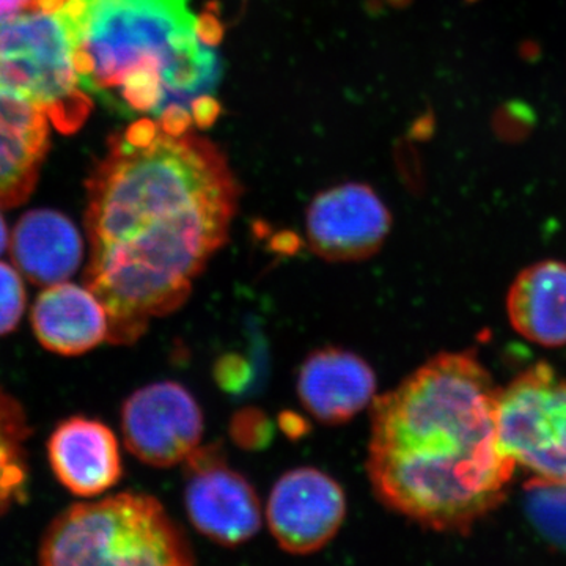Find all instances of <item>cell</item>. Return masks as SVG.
I'll list each match as a JSON object with an SVG mask.
<instances>
[{"mask_svg":"<svg viewBox=\"0 0 566 566\" xmlns=\"http://www.w3.org/2000/svg\"><path fill=\"white\" fill-rule=\"evenodd\" d=\"M238 202L226 156L205 137L140 118L111 140L88 180L84 273L109 316V344H136L185 305L229 240Z\"/></svg>","mask_w":566,"mask_h":566,"instance_id":"obj_1","label":"cell"},{"mask_svg":"<svg viewBox=\"0 0 566 566\" xmlns=\"http://www.w3.org/2000/svg\"><path fill=\"white\" fill-rule=\"evenodd\" d=\"M497 395L472 354L442 353L376 397L367 474L378 501L447 534L493 512L516 465L499 447Z\"/></svg>","mask_w":566,"mask_h":566,"instance_id":"obj_2","label":"cell"},{"mask_svg":"<svg viewBox=\"0 0 566 566\" xmlns=\"http://www.w3.org/2000/svg\"><path fill=\"white\" fill-rule=\"evenodd\" d=\"M62 14L85 92L126 112L191 120L197 103L214 98L221 61L189 0H69Z\"/></svg>","mask_w":566,"mask_h":566,"instance_id":"obj_3","label":"cell"},{"mask_svg":"<svg viewBox=\"0 0 566 566\" xmlns=\"http://www.w3.org/2000/svg\"><path fill=\"white\" fill-rule=\"evenodd\" d=\"M46 566H188V538L153 495L120 493L63 510L44 532Z\"/></svg>","mask_w":566,"mask_h":566,"instance_id":"obj_4","label":"cell"},{"mask_svg":"<svg viewBox=\"0 0 566 566\" xmlns=\"http://www.w3.org/2000/svg\"><path fill=\"white\" fill-rule=\"evenodd\" d=\"M0 85L39 106L61 133L84 125L92 102L76 71L62 10L0 21Z\"/></svg>","mask_w":566,"mask_h":566,"instance_id":"obj_5","label":"cell"},{"mask_svg":"<svg viewBox=\"0 0 566 566\" xmlns=\"http://www.w3.org/2000/svg\"><path fill=\"white\" fill-rule=\"evenodd\" d=\"M495 427L502 452L543 479H566V379L546 364L499 390Z\"/></svg>","mask_w":566,"mask_h":566,"instance_id":"obj_6","label":"cell"},{"mask_svg":"<svg viewBox=\"0 0 566 566\" xmlns=\"http://www.w3.org/2000/svg\"><path fill=\"white\" fill-rule=\"evenodd\" d=\"M123 441L151 468L185 463L202 442V408L185 386L158 381L126 398L120 415Z\"/></svg>","mask_w":566,"mask_h":566,"instance_id":"obj_7","label":"cell"},{"mask_svg":"<svg viewBox=\"0 0 566 566\" xmlns=\"http://www.w3.org/2000/svg\"><path fill=\"white\" fill-rule=\"evenodd\" d=\"M185 463L186 512L200 534L222 546H240L259 534L263 516L259 494L216 447H199Z\"/></svg>","mask_w":566,"mask_h":566,"instance_id":"obj_8","label":"cell"},{"mask_svg":"<svg viewBox=\"0 0 566 566\" xmlns=\"http://www.w3.org/2000/svg\"><path fill=\"white\" fill-rule=\"evenodd\" d=\"M346 516L344 488L315 468H296L275 482L268 499L266 521L285 553L307 556L326 546Z\"/></svg>","mask_w":566,"mask_h":566,"instance_id":"obj_9","label":"cell"},{"mask_svg":"<svg viewBox=\"0 0 566 566\" xmlns=\"http://www.w3.org/2000/svg\"><path fill=\"white\" fill-rule=\"evenodd\" d=\"M392 227L389 208L364 182H345L319 192L307 210L312 252L327 262H360L375 255Z\"/></svg>","mask_w":566,"mask_h":566,"instance_id":"obj_10","label":"cell"},{"mask_svg":"<svg viewBox=\"0 0 566 566\" xmlns=\"http://www.w3.org/2000/svg\"><path fill=\"white\" fill-rule=\"evenodd\" d=\"M46 450L52 474L77 497H96L120 482V446L102 420L84 416L62 420L48 439Z\"/></svg>","mask_w":566,"mask_h":566,"instance_id":"obj_11","label":"cell"},{"mask_svg":"<svg viewBox=\"0 0 566 566\" xmlns=\"http://www.w3.org/2000/svg\"><path fill=\"white\" fill-rule=\"evenodd\" d=\"M296 389L301 403L316 420L340 424L374 403L376 375L356 353L326 346L305 357Z\"/></svg>","mask_w":566,"mask_h":566,"instance_id":"obj_12","label":"cell"},{"mask_svg":"<svg viewBox=\"0 0 566 566\" xmlns=\"http://www.w3.org/2000/svg\"><path fill=\"white\" fill-rule=\"evenodd\" d=\"M31 323L40 345L59 356H82L109 337L106 307L85 283L44 286L33 303Z\"/></svg>","mask_w":566,"mask_h":566,"instance_id":"obj_13","label":"cell"},{"mask_svg":"<svg viewBox=\"0 0 566 566\" xmlns=\"http://www.w3.org/2000/svg\"><path fill=\"white\" fill-rule=\"evenodd\" d=\"M46 148V114L0 85V207H18L31 196Z\"/></svg>","mask_w":566,"mask_h":566,"instance_id":"obj_14","label":"cell"},{"mask_svg":"<svg viewBox=\"0 0 566 566\" xmlns=\"http://www.w3.org/2000/svg\"><path fill=\"white\" fill-rule=\"evenodd\" d=\"M82 255L81 233L57 211L28 212L11 237L14 266L33 285L50 286L70 281L80 270Z\"/></svg>","mask_w":566,"mask_h":566,"instance_id":"obj_15","label":"cell"},{"mask_svg":"<svg viewBox=\"0 0 566 566\" xmlns=\"http://www.w3.org/2000/svg\"><path fill=\"white\" fill-rule=\"evenodd\" d=\"M513 327L535 344L566 345V264L536 263L517 275L506 300Z\"/></svg>","mask_w":566,"mask_h":566,"instance_id":"obj_16","label":"cell"},{"mask_svg":"<svg viewBox=\"0 0 566 566\" xmlns=\"http://www.w3.org/2000/svg\"><path fill=\"white\" fill-rule=\"evenodd\" d=\"M31 436L24 406L0 385V517L28 501Z\"/></svg>","mask_w":566,"mask_h":566,"instance_id":"obj_17","label":"cell"},{"mask_svg":"<svg viewBox=\"0 0 566 566\" xmlns=\"http://www.w3.org/2000/svg\"><path fill=\"white\" fill-rule=\"evenodd\" d=\"M524 506L539 535L566 549V479L535 476L524 486Z\"/></svg>","mask_w":566,"mask_h":566,"instance_id":"obj_18","label":"cell"},{"mask_svg":"<svg viewBox=\"0 0 566 566\" xmlns=\"http://www.w3.org/2000/svg\"><path fill=\"white\" fill-rule=\"evenodd\" d=\"M28 307L22 274L17 266L0 262V337L9 335L20 326Z\"/></svg>","mask_w":566,"mask_h":566,"instance_id":"obj_19","label":"cell"},{"mask_svg":"<svg viewBox=\"0 0 566 566\" xmlns=\"http://www.w3.org/2000/svg\"><path fill=\"white\" fill-rule=\"evenodd\" d=\"M69 0H0V21L35 10H62Z\"/></svg>","mask_w":566,"mask_h":566,"instance_id":"obj_20","label":"cell"},{"mask_svg":"<svg viewBox=\"0 0 566 566\" xmlns=\"http://www.w3.org/2000/svg\"><path fill=\"white\" fill-rule=\"evenodd\" d=\"M268 430L266 420L263 419L262 415H255L253 411L243 412L241 417H238L237 424L233 427L234 438L245 444L253 446L255 439H263L264 431Z\"/></svg>","mask_w":566,"mask_h":566,"instance_id":"obj_21","label":"cell"},{"mask_svg":"<svg viewBox=\"0 0 566 566\" xmlns=\"http://www.w3.org/2000/svg\"><path fill=\"white\" fill-rule=\"evenodd\" d=\"M7 245H9V232H7L6 221L0 216V255L7 251Z\"/></svg>","mask_w":566,"mask_h":566,"instance_id":"obj_22","label":"cell"}]
</instances>
